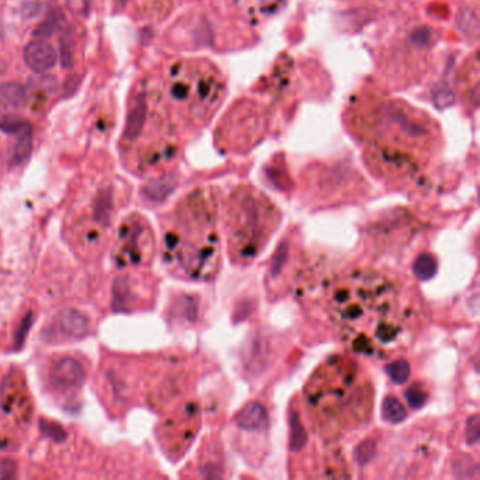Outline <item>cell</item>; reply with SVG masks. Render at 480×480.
<instances>
[{"instance_id": "26", "label": "cell", "mask_w": 480, "mask_h": 480, "mask_svg": "<svg viewBox=\"0 0 480 480\" xmlns=\"http://www.w3.org/2000/svg\"><path fill=\"white\" fill-rule=\"evenodd\" d=\"M479 438V418L477 415H473L467 426V440L469 442H477Z\"/></svg>"}, {"instance_id": "18", "label": "cell", "mask_w": 480, "mask_h": 480, "mask_svg": "<svg viewBox=\"0 0 480 480\" xmlns=\"http://www.w3.org/2000/svg\"><path fill=\"white\" fill-rule=\"evenodd\" d=\"M29 127H31V125L27 122V120L19 117V115H5L0 118V131H3L6 134H13V136H19L22 131L27 130Z\"/></svg>"}, {"instance_id": "21", "label": "cell", "mask_w": 480, "mask_h": 480, "mask_svg": "<svg viewBox=\"0 0 480 480\" xmlns=\"http://www.w3.org/2000/svg\"><path fill=\"white\" fill-rule=\"evenodd\" d=\"M129 293V287H127V280L123 278H118L114 283V289H113V294H114V303L113 307L115 310L122 309L126 305V294Z\"/></svg>"}, {"instance_id": "20", "label": "cell", "mask_w": 480, "mask_h": 480, "mask_svg": "<svg viewBox=\"0 0 480 480\" xmlns=\"http://www.w3.org/2000/svg\"><path fill=\"white\" fill-rule=\"evenodd\" d=\"M387 374L394 383H404L410 376V365L406 361H396L387 367Z\"/></svg>"}, {"instance_id": "12", "label": "cell", "mask_w": 480, "mask_h": 480, "mask_svg": "<svg viewBox=\"0 0 480 480\" xmlns=\"http://www.w3.org/2000/svg\"><path fill=\"white\" fill-rule=\"evenodd\" d=\"M31 152H33V126L17 136V141L15 144V148L10 157V166H19L24 163L30 158Z\"/></svg>"}, {"instance_id": "1", "label": "cell", "mask_w": 480, "mask_h": 480, "mask_svg": "<svg viewBox=\"0 0 480 480\" xmlns=\"http://www.w3.org/2000/svg\"><path fill=\"white\" fill-rule=\"evenodd\" d=\"M334 319L355 351L394 345L404 333L399 291L378 275H355L333 294Z\"/></svg>"}, {"instance_id": "9", "label": "cell", "mask_w": 480, "mask_h": 480, "mask_svg": "<svg viewBox=\"0 0 480 480\" xmlns=\"http://www.w3.org/2000/svg\"><path fill=\"white\" fill-rule=\"evenodd\" d=\"M26 103V89L16 82L0 85V110L15 111Z\"/></svg>"}, {"instance_id": "14", "label": "cell", "mask_w": 480, "mask_h": 480, "mask_svg": "<svg viewBox=\"0 0 480 480\" xmlns=\"http://www.w3.org/2000/svg\"><path fill=\"white\" fill-rule=\"evenodd\" d=\"M113 210V192L110 188H104L99 192L96 200H95V210L93 216L96 221L102 224H109L110 216Z\"/></svg>"}, {"instance_id": "13", "label": "cell", "mask_w": 480, "mask_h": 480, "mask_svg": "<svg viewBox=\"0 0 480 480\" xmlns=\"http://www.w3.org/2000/svg\"><path fill=\"white\" fill-rule=\"evenodd\" d=\"M175 182L172 177H161L151 181L143 188V195L150 202H162L172 191H173Z\"/></svg>"}, {"instance_id": "24", "label": "cell", "mask_w": 480, "mask_h": 480, "mask_svg": "<svg viewBox=\"0 0 480 480\" xmlns=\"http://www.w3.org/2000/svg\"><path fill=\"white\" fill-rule=\"evenodd\" d=\"M454 100V96L451 93V90L444 86L442 89H437L435 92V102L440 104V106H447V104H451V102Z\"/></svg>"}, {"instance_id": "2", "label": "cell", "mask_w": 480, "mask_h": 480, "mask_svg": "<svg viewBox=\"0 0 480 480\" xmlns=\"http://www.w3.org/2000/svg\"><path fill=\"white\" fill-rule=\"evenodd\" d=\"M306 399L316 422L333 433L362 426L372 411L369 382L342 358L330 359L314 374Z\"/></svg>"}, {"instance_id": "7", "label": "cell", "mask_w": 480, "mask_h": 480, "mask_svg": "<svg viewBox=\"0 0 480 480\" xmlns=\"http://www.w3.org/2000/svg\"><path fill=\"white\" fill-rule=\"evenodd\" d=\"M147 120V99L145 95H137L129 109L126 127H125V138L129 141H134L140 137Z\"/></svg>"}, {"instance_id": "10", "label": "cell", "mask_w": 480, "mask_h": 480, "mask_svg": "<svg viewBox=\"0 0 480 480\" xmlns=\"http://www.w3.org/2000/svg\"><path fill=\"white\" fill-rule=\"evenodd\" d=\"M65 23V16L61 9H51L47 13V17L34 29L33 37L38 41H45L51 38Z\"/></svg>"}, {"instance_id": "19", "label": "cell", "mask_w": 480, "mask_h": 480, "mask_svg": "<svg viewBox=\"0 0 480 480\" xmlns=\"http://www.w3.org/2000/svg\"><path fill=\"white\" fill-rule=\"evenodd\" d=\"M40 430L45 437L51 438L55 442H64L68 438L67 431L61 426L52 422H45V419H41L40 422Z\"/></svg>"}, {"instance_id": "4", "label": "cell", "mask_w": 480, "mask_h": 480, "mask_svg": "<svg viewBox=\"0 0 480 480\" xmlns=\"http://www.w3.org/2000/svg\"><path fill=\"white\" fill-rule=\"evenodd\" d=\"M89 331L88 317L78 310H64L55 316L44 330L42 338L48 342H65L81 339Z\"/></svg>"}, {"instance_id": "5", "label": "cell", "mask_w": 480, "mask_h": 480, "mask_svg": "<svg viewBox=\"0 0 480 480\" xmlns=\"http://www.w3.org/2000/svg\"><path fill=\"white\" fill-rule=\"evenodd\" d=\"M85 371L79 361L74 358H63L52 367L51 381L61 389L79 387L83 383Z\"/></svg>"}, {"instance_id": "25", "label": "cell", "mask_w": 480, "mask_h": 480, "mask_svg": "<svg viewBox=\"0 0 480 480\" xmlns=\"http://www.w3.org/2000/svg\"><path fill=\"white\" fill-rule=\"evenodd\" d=\"M0 476L5 479H12L16 476V465L12 461L0 462Z\"/></svg>"}, {"instance_id": "8", "label": "cell", "mask_w": 480, "mask_h": 480, "mask_svg": "<svg viewBox=\"0 0 480 480\" xmlns=\"http://www.w3.org/2000/svg\"><path fill=\"white\" fill-rule=\"evenodd\" d=\"M237 424L246 431H264L268 426V413L259 403H250L237 415Z\"/></svg>"}, {"instance_id": "6", "label": "cell", "mask_w": 480, "mask_h": 480, "mask_svg": "<svg viewBox=\"0 0 480 480\" xmlns=\"http://www.w3.org/2000/svg\"><path fill=\"white\" fill-rule=\"evenodd\" d=\"M24 63L29 68H31L34 72L44 74L49 71L56 64V52L55 49L45 41L35 40L34 42H30L24 49Z\"/></svg>"}, {"instance_id": "15", "label": "cell", "mask_w": 480, "mask_h": 480, "mask_svg": "<svg viewBox=\"0 0 480 480\" xmlns=\"http://www.w3.org/2000/svg\"><path fill=\"white\" fill-rule=\"evenodd\" d=\"M55 0H23L20 13L26 20H34L54 9Z\"/></svg>"}, {"instance_id": "22", "label": "cell", "mask_w": 480, "mask_h": 480, "mask_svg": "<svg viewBox=\"0 0 480 480\" xmlns=\"http://www.w3.org/2000/svg\"><path fill=\"white\" fill-rule=\"evenodd\" d=\"M406 397L410 403V406L418 408V407H422L424 403H426V399H427V394L424 392V389L422 386H411L407 393H406Z\"/></svg>"}, {"instance_id": "23", "label": "cell", "mask_w": 480, "mask_h": 480, "mask_svg": "<svg viewBox=\"0 0 480 480\" xmlns=\"http://www.w3.org/2000/svg\"><path fill=\"white\" fill-rule=\"evenodd\" d=\"M31 321H33V314L29 313V314L26 316V319L22 321L20 328H19L17 335H16V346H17V348H20V346L24 344L26 337H27V333H29V330H30V327H31Z\"/></svg>"}, {"instance_id": "16", "label": "cell", "mask_w": 480, "mask_h": 480, "mask_svg": "<svg viewBox=\"0 0 480 480\" xmlns=\"http://www.w3.org/2000/svg\"><path fill=\"white\" fill-rule=\"evenodd\" d=\"M382 410H383L385 418L390 423H400L406 418V410L403 404L400 403V400L396 399L394 396H389L385 399Z\"/></svg>"}, {"instance_id": "3", "label": "cell", "mask_w": 480, "mask_h": 480, "mask_svg": "<svg viewBox=\"0 0 480 480\" xmlns=\"http://www.w3.org/2000/svg\"><path fill=\"white\" fill-rule=\"evenodd\" d=\"M278 223L276 210L265 198L253 191H238L231 198L227 216L231 253L239 259H253Z\"/></svg>"}, {"instance_id": "27", "label": "cell", "mask_w": 480, "mask_h": 480, "mask_svg": "<svg viewBox=\"0 0 480 480\" xmlns=\"http://www.w3.org/2000/svg\"><path fill=\"white\" fill-rule=\"evenodd\" d=\"M67 3H68V8L77 15H83L89 9L88 0H67Z\"/></svg>"}, {"instance_id": "11", "label": "cell", "mask_w": 480, "mask_h": 480, "mask_svg": "<svg viewBox=\"0 0 480 480\" xmlns=\"http://www.w3.org/2000/svg\"><path fill=\"white\" fill-rule=\"evenodd\" d=\"M77 45V33L74 27H67L59 37V63L63 68H72Z\"/></svg>"}, {"instance_id": "17", "label": "cell", "mask_w": 480, "mask_h": 480, "mask_svg": "<svg viewBox=\"0 0 480 480\" xmlns=\"http://www.w3.org/2000/svg\"><path fill=\"white\" fill-rule=\"evenodd\" d=\"M437 272V262L430 254L419 255L414 262V273L419 279H430Z\"/></svg>"}, {"instance_id": "28", "label": "cell", "mask_w": 480, "mask_h": 480, "mask_svg": "<svg viewBox=\"0 0 480 480\" xmlns=\"http://www.w3.org/2000/svg\"><path fill=\"white\" fill-rule=\"evenodd\" d=\"M127 2V0H115V3H120V5H125Z\"/></svg>"}]
</instances>
